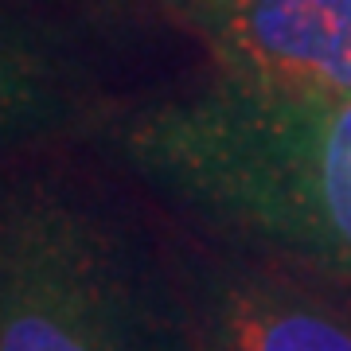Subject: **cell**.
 <instances>
[{"instance_id": "277c9868", "label": "cell", "mask_w": 351, "mask_h": 351, "mask_svg": "<svg viewBox=\"0 0 351 351\" xmlns=\"http://www.w3.org/2000/svg\"><path fill=\"white\" fill-rule=\"evenodd\" d=\"M219 82L281 98H351V0L191 4Z\"/></svg>"}, {"instance_id": "52a82bcc", "label": "cell", "mask_w": 351, "mask_h": 351, "mask_svg": "<svg viewBox=\"0 0 351 351\" xmlns=\"http://www.w3.org/2000/svg\"><path fill=\"white\" fill-rule=\"evenodd\" d=\"M191 4H211V0H184V8H191Z\"/></svg>"}, {"instance_id": "7a4b0ae2", "label": "cell", "mask_w": 351, "mask_h": 351, "mask_svg": "<svg viewBox=\"0 0 351 351\" xmlns=\"http://www.w3.org/2000/svg\"><path fill=\"white\" fill-rule=\"evenodd\" d=\"M0 351H172L152 234L66 176L4 172Z\"/></svg>"}, {"instance_id": "3957f363", "label": "cell", "mask_w": 351, "mask_h": 351, "mask_svg": "<svg viewBox=\"0 0 351 351\" xmlns=\"http://www.w3.org/2000/svg\"><path fill=\"white\" fill-rule=\"evenodd\" d=\"M172 351H351V304L324 281L226 239L156 230Z\"/></svg>"}, {"instance_id": "8992f818", "label": "cell", "mask_w": 351, "mask_h": 351, "mask_svg": "<svg viewBox=\"0 0 351 351\" xmlns=\"http://www.w3.org/2000/svg\"><path fill=\"white\" fill-rule=\"evenodd\" d=\"M78 113H86L82 101L0 75V152L12 145L51 137L71 125Z\"/></svg>"}, {"instance_id": "5b68a950", "label": "cell", "mask_w": 351, "mask_h": 351, "mask_svg": "<svg viewBox=\"0 0 351 351\" xmlns=\"http://www.w3.org/2000/svg\"><path fill=\"white\" fill-rule=\"evenodd\" d=\"M133 20V0H0V75L90 106Z\"/></svg>"}, {"instance_id": "6da1fadb", "label": "cell", "mask_w": 351, "mask_h": 351, "mask_svg": "<svg viewBox=\"0 0 351 351\" xmlns=\"http://www.w3.org/2000/svg\"><path fill=\"white\" fill-rule=\"evenodd\" d=\"M113 141L215 234L351 293V98L215 82L129 110Z\"/></svg>"}]
</instances>
